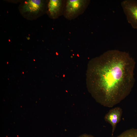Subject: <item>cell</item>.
<instances>
[{"instance_id": "obj_1", "label": "cell", "mask_w": 137, "mask_h": 137, "mask_svg": "<svg viewBox=\"0 0 137 137\" xmlns=\"http://www.w3.org/2000/svg\"><path fill=\"white\" fill-rule=\"evenodd\" d=\"M95 62L91 69V92L101 105L112 107L132 90L135 61L128 53L112 50L105 52Z\"/></svg>"}, {"instance_id": "obj_7", "label": "cell", "mask_w": 137, "mask_h": 137, "mask_svg": "<svg viewBox=\"0 0 137 137\" xmlns=\"http://www.w3.org/2000/svg\"><path fill=\"white\" fill-rule=\"evenodd\" d=\"M137 137V129L132 128L125 130L116 137Z\"/></svg>"}, {"instance_id": "obj_2", "label": "cell", "mask_w": 137, "mask_h": 137, "mask_svg": "<svg viewBox=\"0 0 137 137\" xmlns=\"http://www.w3.org/2000/svg\"><path fill=\"white\" fill-rule=\"evenodd\" d=\"M48 1L27 0L22 1L19 7L20 12L27 20L36 19L46 13Z\"/></svg>"}, {"instance_id": "obj_4", "label": "cell", "mask_w": 137, "mask_h": 137, "mask_svg": "<svg viewBox=\"0 0 137 137\" xmlns=\"http://www.w3.org/2000/svg\"><path fill=\"white\" fill-rule=\"evenodd\" d=\"M121 4L128 22L133 28L137 29V1L125 0Z\"/></svg>"}, {"instance_id": "obj_5", "label": "cell", "mask_w": 137, "mask_h": 137, "mask_svg": "<svg viewBox=\"0 0 137 137\" xmlns=\"http://www.w3.org/2000/svg\"><path fill=\"white\" fill-rule=\"evenodd\" d=\"M65 0H48L46 13L50 18L55 19L63 15Z\"/></svg>"}, {"instance_id": "obj_6", "label": "cell", "mask_w": 137, "mask_h": 137, "mask_svg": "<svg viewBox=\"0 0 137 137\" xmlns=\"http://www.w3.org/2000/svg\"><path fill=\"white\" fill-rule=\"evenodd\" d=\"M122 113V108L117 107L111 109L105 115V121L110 124L112 127V136H113L117 124L121 120Z\"/></svg>"}, {"instance_id": "obj_8", "label": "cell", "mask_w": 137, "mask_h": 137, "mask_svg": "<svg viewBox=\"0 0 137 137\" xmlns=\"http://www.w3.org/2000/svg\"><path fill=\"white\" fill-rule=\"evenodd\" d=\"M79 137H94L93 136L90 134H84L79 136Z\"/></svg>"}, {"instance_id": "obj_3", "label": "cell", "mask_w": 137, "mask_h": 137, "mask_svg": "<svg viewBox=\"0 0 137 137\" xmlns=\"http://www.w3.org/2000/svg\"><path fill=\"white\" fill-rule=\"evenodd\" d=\"M90 0H65L63 15L69 20L83 14L90 4Z\"/></svg>"}]
</instances>
